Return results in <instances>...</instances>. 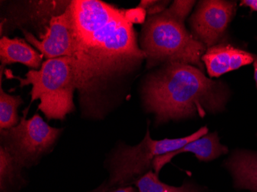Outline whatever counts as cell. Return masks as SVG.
<instances>
[{
  "mask_svg": "<svg viewBox=\"0 0 257 192\" xmlns=\"http://www.w3.org/2000/svg\"><path fill=\"white\" fill-rule=\"evenodd\" d=\"M69 6L74 30L70 58L83 113L102 118L109 109L105 92L134 73L146 55L125 10L99 0H74Z\"/></svg>",
  "mask_w": 257,
  "mask_h": 192,
  "instance_id": "1",
  "label": "cell"
},
{
  "mask_svg": "<svg viewBox=\"0 0 257 192\" xmlns=\"http://www.w3.org/2000/svg\"><path fill=\"white\" fill-rule=\"evenodd\" d=\"M228 97V89L222 82L180 63L163 65L147 77L143 87L144 107L155 115L157 125L221 112Z\"/></svg>",
  "mask_w": 257,
  "mask_h": 192,
  "instance_id": "2",
  "label": "cell"
},
{
  "mask_svg": "<svg viewBox=\"0 0 257 192\" xmlns=\"http://www.w3.org/2000/svg\"><path fill=\"white\" fill-rule=\"evenodd\" d=\"M184 21L168 9L158 15L148 17L140 37V49L145 53L148 69L180 63L203 72L202 57L207 48L186 30Z\"/></svg>",
  "mask_w": 257,
  "mask_h": 192,
  "instance_id": "3",
  "label": "cell"
},
{
  "mask_svg": "<svg viewBox=\"0 0 257 192\" xmlns=\"http://www.w3.org/2000/svg\"><path fill=\"white\" fill-rule=\"evenodd\" d=\"M25 76L13 78L20 81L21 88L31 85V101H40L38 109L47 119L63 120L75 110L76 86L71 58L46 59L40 69H31Z\"/></svg>",
  "mask_w": 257,
  "mask_h": 192,
  "instance_id": "4",
  "label": "cell"
},
{
  "mask_svg": "<svg viewBox=\"0 0 257 192\" xmlns=\"http://www.w3.org/2000/svg\"><path fill=\"white\" fill-rule=\"evenodd\" d=\"M209 129L204 126L188 136L180 138L154 140L147 128V134L135 146L122 145L114 153L109 162L110 178L107 187L132 185L153 168V162L158 156L180 149L190 141L204 136Z\"/></svg>",
  "mask_w": 257,
  "mask_h": 192,
  "instance_id": "5",
  "label": "cell"
},
{
  "mask_svg": "<svg viewBox=\"0 0 257 192\" xmlns=\"http://www.w3.org/2000/svg\"><path fill=\"white\" fill-rule=\"evenodd\" d=\"M27 110L18 125L0 131L1 145L11 153L23 168L37 164L53 148L63 131L49 125L39 114L27 119Z\"/></svg>",
  "mask_w": 257,
  "mask_h": 192,
  "instance_id": "6",
  "label": "cell"
},
{
  "mask_svg": "<svg viewBox=\"0 0 257 192\" xmlns=\"http://www.w3.org/2000/svg\"><path fill=\"white\" fill-rule=\"evenodd\" d=\"M236 10L235 1H200L190 19L193 37L207 49L218 45L234 17Z\"/></svg>",
  "mask_w": 257,
  "mask_h": 192,
  "instance_id": "7",
  "label": "cell"
},
{
  "mask_svg": "<svg viewBox=\"0 0 257 192\" xmlns=\"http://www.w3.org/2000/svg\"><path fill=\"white\" fill-rule=\"evenodd\" d=\"M69 4L61 14L50 19L49 26L46 28V33L40 35V40L32 33L23 30L26 40L37 48L46 59L71 57L73 55L74 30Z\"/></svg>",
  "mask_w": 257,
  "mask_h": 192,
  "instance_id": "8",
  "label": "cell"
},
{
  "mask_svg": "<svg viewBox=\"0 0 257 192\" xmlns=\"http://www.w3.org/2000/svg\"><path fill=\"white\" fill-rule=\"evenodd\" d=\"M255 56L234 46L218 44L206 50L202 57L209 77H219L231 71L251 64Z\"/></svg>",
  "mask_w": 257,
  "mask_h": 192,
  "instance_id": "9",
  "label": "cell"
},
{
  "mask_svg": "<svg viewBox=\"0 0 257 192\" xmlns=\"http://www.w3.org/2000/svg\"><path fill=\"white\" fill-rule=\"evenodd\" d=\"M185 152H191L196 155L199 161L209 162L219 156L227 154L228 148L222 145L217 132L206 134L204 136L190 141L180 149L158 156L153 162V169L159 174L163 166L168 164L174 157Z\"/></svg>",
  "mask_w": 257,
  "mask_h": 192,
  "instance_id": "10",
  "label": "cell"
},
{
  "mask_svg": "<svg viewBox=\"0 0 257 192\" xmlns=\"http://www.w3.org/2000/svg\"><path fill=\"white\" fill-rule=\"evenodd\" d=\"M232 174L234 187L257 192V152L236 151L225 161Z\"/></svg>",
  "mask_w": 257,
  "mask_h": 192,
  "instance_id": "11",
  "label": "cell"
},
{
  "mask_svg": "<svg viewBox=\"0 0 257 192\" xmlns=\"http://www.w3.org/2000/svg\"><path fill=\"white\" fill-rule=\"evenodd\" d=\"M43 56L26 43L25 40L7 36L0 40V60L3 66L20 63L35 70L41 68Z\"/></svg>",
  "mask_w": 257,
  "mask_h": 192,
  "instance_id": "12",
  "label": "cell"
},
{
  "mask_svg": "<svg viewBox=\"0 0 257 192\" xmlns=\"http://www.w3.org/2000/svg\"><path fill=\"white\" fill-rule=\"evenodd\" d=\"M23 167L16 161L11 153L0 146V192H10L22 180L21 170Z\"/></svg>",
  "mask_w": 257,
  "mask_h": 192,
  "instance_id": "13",
  "label": "cell"
},
{
  "mask_svg": "<svg viewBox=\"0 0 257 192\" xmlns=\"http://www.w3.org/2000/svg\"><path fill=\"white\" fill-rule=\"evenodd\" d=\"M139 192H203L200 187L191 183H185L180 187L169 185L162 182L153 170L138 179L135 183Z\"/></svg>",
  "mask_w": 257,
  "mask_h": 192,
  "instance_id": "14",
  "label": "cell"
},
{
  "mask_svg": "<svg viewBox=\"0 0 257 192\" xmlns=\"http://www.w3.org/2000/svg\"><path fill=\"white\" fill-rule=\"evenodd\" d=\"M23 103L20 95H10L0 87V129H10L18 125V109Z\"/></svg>",
  "mask_w": 257,
  "mask_h": 192,
  "instance_id": "15",
  "label": "cell"
},
{
  "mask_svg": "<svg viewBox=\"0 0 257 192\" xmlns=\"http://www.w3.org/2000/svg\"><path fill=\"white\" fill-rule=\"evenodd\" d=\"M196 4V1H186V0H177L174 1L168 9L173 15L185 20L189 15L193 7Z\"/></svg>",
  "mask_w": 257,
  "mask_h": 192,
  "instance_id": "16",
  "label": "cell"
},
{
  "mask_svg": "<svg viewBox=\"0 0 257 192\" xmlns=\"http://www.w3.org/2000/svg\"><path fill=\"white\" fill-rule=\"evenodd\" d=\"M125 18L132 24H140L146 22L147 11L144 9L137 7L135 9L125 10Z\"/></svg>",
  "mask_w": 257,
  "mask_h": 192,
  "instance_id": "17",
  "label": "cell"
},
{
  "mask_svg": "<svg viewBox=\"0 0 257 192\" xmlns=\"http://www.w3.org/2000/svg\"><path fill=\"white\" fill-rule=\"evenodd\" d=\"M92 192H139L137 187L132 185L123 186V187H109L104 183L98 188L95 189Z\"/></svg>",
  "mask_w": 257,
  "mask_h": 192,
  "instance_id": "18",
  "label": "cell"
},
{
  "mask_svg": "<svg viewBox=\"0 0 257 192\" xmlns=\"http://www.w3.org/2000/svg\"><path fill=\"white\" fill-rule=\"evenodd\" d=\"M170 4V1H157L153 7L147 10V14L149 17L158 15L167 10V7Z\"/></svg>",
  "mask_w": 257,
  "mask_h": 192,
  "instance_id": "19",
  "label": "cell"
},
{
  "mask_svg": "<svg viewBox=\"0 0 257 192\" xmlns=\"http://www.w3.org/2000/svg\"><path fill=\"white\" fill-rule=\"evenodd\" d=\"M240 6L249 7L252 11L257 12V0H242L241 1Z\"/></svg>",
  "mask_w": 257,
  "mask_h": 192,
  "instance_id": "20",
  "label": "cell"
},
{
  "mask_svg": "<svg viewBox=\"0 0 257 192\" xmlns=\"http://www.w3.org/2000/svg\"><path fill=\"white\" fill-rule=\"evenodd\" d=\"M254 66V78H255V83H256L257 87V58H255V60L253 62Z\"/></svg>",
  "mask_w": 257,
  "mask_h": 192,
  "instance_id": "21",
  "label": "cell"
}]
</instances>
